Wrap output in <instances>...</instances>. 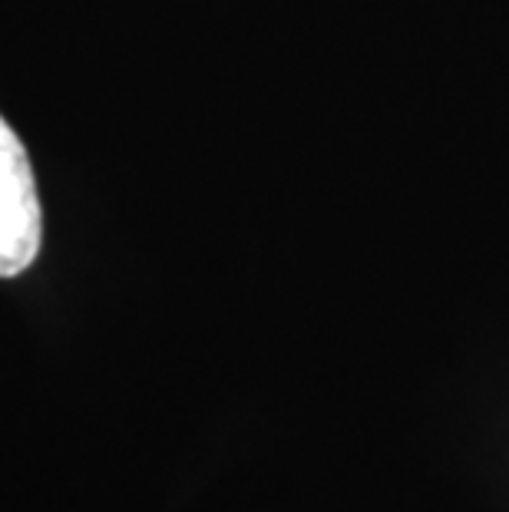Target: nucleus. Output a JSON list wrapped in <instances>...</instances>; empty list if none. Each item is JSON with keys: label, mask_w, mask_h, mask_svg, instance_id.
<instances>
[{"label": "nucleus", "mask_w": 509, "mask_h": 512, "mask_svg": "<svg viewBox=\"0 0 509 512\" xmlns=\"http://www.w3.org/2000/svg\"><path fill=\"white\" fill-rule=\"evenodd\" d=\"M40 252V199L24 143L0 116V278H17Z\"/></svg>", "instance_id": "obj_1"}]
</instances>
